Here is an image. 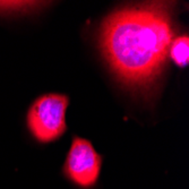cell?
<instances>
[{
  "label": "cell",
  "mask_w": 189,
  "mask_h": 189,
  "mask_svg": "<svg viewBox=\"0 0 189 189\" xmlns=\"http://www.w3.org/2000/svg\"><path fill=\"white\" fill-rule=\"evenodd\" d=\"M172 2H144L104 19L101 48L120 81L145 88L161 75L173 42Z\"/></svg>",
  "instance_id": "1"
},
{
  "label": "cell",
  "mask_w": 189,
  "mask_h": 189,
  "mask_svg": "<svg viewBox=\"0 0 189 189\" xmlns=\"http://www.w3.org/2000/svg\"><path fill=\"white\" fill-rule=\"evenodd\" d=\"M66 95L48 94L39 97L29 109L27 125L33 136L41 143H50L64 135L67 129Z\"/></svg>",
  "instance_id": "2"
},
{
  "label": "cell",
  "mask_w": 189,
  "mask_h": 189,
  "mask_svg": "<svg viewBox=\"0 0 189 189\" xmlns=\"http://www.w3.org/2000/svg\"><path fill=\"white\" fill-rule=\"evenodd\" d=\"M101 165L102 156L93 145L84 138L75 137L64 165L65 176L81 188H91L99 179Z\"/></svg>",
  "instance_id": "3"
},
{
  "label": "cell",
  "mask_w": 189,
  "mask_h": 189,
  "mask_svg": "<svg viewBox=\"0 0 189 189\" xmlns=\"http://www.w3.org/2000/svg\"><path fill=\"white\" fill-rule=\"evenodd\" d=\"M170 54L173 61L179 67H186L189 62V38L184 35L172 42L170 47Z\"/></svg>",
  "instance_id": "4"
},
{
  "label": "cell",
  "mask_w": 189,
  "mask_h": 189,
  "mask_svg": "<svg viewBox=\"0 0 189 189\" xmlns=\"http://www.w3.org/2000/svg\"><path fill=\"white\" fill-rule=\"evenodd\" d=\"M39 3L42 2H33V1H10V2H7V1H1L0 2V9L3 8L6 9L7 12L8 10H27L29 9L31 7H36Z\"/></svg>",
  "instance_id": "5"
}]
</instances>
